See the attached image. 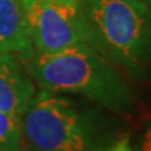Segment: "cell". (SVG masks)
<instances>
[{"label":"cell","mask_w":151,"mask_h":151,"mask_svg":"<svg viewBox=\"0 0 151 151\" xmlns=\"http://www.w3.org/2000/svg\"><path fill=\"white\" fill-rule=\"evenodd\" d=\"M18 58L45 91L81 95L118 115H127L134 108L129 83L112 62L88 43L56 53H37L32 49Z\"/></svg>","instance_id":"1"},{"label":"cell","mask_w":151,"mask_h":151,"mask_svg":"<svg viewBox=\"0 0 151 151\" xmlns=\"http://www.w3.org/2000/svg\"><path fill=\"white\" fill-rule=\"evenodd\" d=\"M24 140L37 151H108L104 118L98 109L41 90L21 116Z\"/></svg>","instance_id":"2"},{"label":"cell","mask_w":151,"mask_h":151,"mask_svg":"<svg viewBox=\"0 0 151 151\" xmlns=\"http://www.w3.org/2000/svg\"><path fill=\"white\" fill-rule=\"evenodd\" d=\"M87 43L137 77L151 65V9L143 0H92L83 6Z\"/></svg>","instance_id":"3"},{"label":"cell","mask_w":151,"mask_h":151,"mask_svg":"<svg viewBox=\"0 0 151 151\" xmlns=\"http://www.w3.org/2000/svg\"><path fill=\"white\" fill-rule=\"evenodd\" d=\"M34 52L56 53L87 43V25L78 0H20Z\"/></svg>","instance_id":"4"},{"label":"cell","mask_w":151,"mask_h":151,"mask_svg":"<svg viewBox=\"0 0 151 151\" xmlns=\"http://www.w3.org/2000/svg\"><path fill=\"white\" fill-rule=\"evenodd\" d=\"M37 94L34 80L14 53H0V111L21 119Z\"/></svg>","instance_id":"5"},{"label":"cell","mask_w":151,"mask_h":151,"mask_svg":"<svg viewBox=\"0 0 151 151\" xmlns=\"http://www.w3.org/2000/svg\"><path fill=\"white\" fill-rule=\"evenodd\" d=\"M32 50L25 14L20 0H0V53Z\"/></svg>","instance_id":"6"},{"label":"cell","mask_w":151,"mask_h":151,"mask_svg":"<svg viewBox=\"0 0 151 151\" xmlns=\"http://www.w3.org/2000/svg\"><path fill=\"white\" fill-rule=\"evenodd\" d=\"M24 143L21 120L0 111V151H22Z\"/></svg>","instance_id":"7"},{"label":"cell","mask_w":151,"mask_h":151,"mask_svg":"<svg viewBox=\"0 0 151 151\" xmlns=\"http://www.w3.org/2000/svg\"><path fill=\"white\" fill-rule=\"evenodd\" d=\"M141 151H151V122L147 124L144 134H143V141H141Z\"/></svg>","instance_id":"8"},{"label":"cell","mask_w":151,"mask_h":151,"mask_svg":"<svg viewBox=\"0 0 151 151\" xmlns=\"http://www.w3.org/2000/svg\"><path fill=\"white\" fill-rule=\"evenodd\" d=\"M108 151H133V150L130 148L129 143L126 140H120V141H118V143H115Z\"/></svg>","instance_id":"9"},{"label":"cell","mask_w":151,"mask_h":151,"mask_svg":"<svg viewBox=\"0 0 151 151\" xmlns=\"http://www.w3.org/2000/svg\"><path fill=\"white\" fill-rule=\"evenodd\" d=\"M143 1H144V3H146V4L151 9V0H143Z\"/></svg>","instance_id":"10"},{"label":"cell","mask_w":151,"mask_h":151,"mask_svg":"<svg viewBox=\"0 0 151 151\" xmlns=\"http://www.w3.org/2000/svg\"><path fill=\"white\" fill-rule=\"evenodd\" d=\"M22 151H37V150H22Z\"/></svg>","instance_id":"11"},{"label":"cell","mask_w":151,"mask_h":151,"mask_svg":"<svg viewBox=\"0 0 151 151\" xmlns=\"http://www.w3.org/2000/svg\"><path fill=\"white\" fill-rule=\"evenodd\" d=\"M83 1H84V3H86V1H92V0H83Z\"/></svg>","instance_id":"12"}]
</instances>
